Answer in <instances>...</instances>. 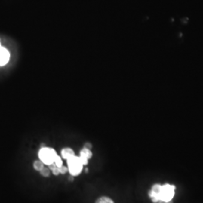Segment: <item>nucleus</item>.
<instances>
[{"label": "nucleus", "mask_w": 203, "mask_h": 203, "mask_svg": "<svg viewBox=\"0 0 203 203\" xmlns=\"http://www.w3.org/2000/svg\"><path fill=\"white\" fill-rule=\"evenodd\" d=\"M174 185L165 183L164 185L156 183L152 186L151 189L148 192L150 198L153 202L168 203L171 201L174 195Z\"/></svg>", "instance_id": "nucleus-1"}, {"label": "nucleus", "mask_w": 203, "mask_h": 203, "mask_svg": "<svg viewBox=\"0 0 203 203\" xmlns=\"http://www.w3.org/2000/svg\"><path fill=\"white\" fill-rule=\"evenodd\" d=\"M58 156L55 150L51 147H43L38 151L39 159L43 162L45 165H51L54 163L56 158Z\"/></svg>", "instance_id": "nucleus-2"}, {"label": "nucleus", "mask_w": 203, "mask_h": 203, "mask_svg": "<svg viewBox=\"0 0 203 203\" xmlns=\"http://www.w3.org/2000/svg\"><path fill=\"white\" fill-rule=\"evenodd\" d=\"M68 163V171H69L70 174L73 177L79 175L81 173L83 169V163L81 162V159L79 156H73L67 159Z\"/></svg>", "instance_id": "nucleus-3"}, {"label": "nucleus", "mask_w": 203, "mask_h": 203, "mask_svg": "<svg viewBox=\"0 0 203 203\" xmlns=\"http://www.w3.org/2000/svg\"><path fill=\"white\" fill-rule=\"evenodd\" d=\"M11 60V53L8 48L2 45L0 38V69L5 68L10 63Z\"/></svg>", "instance_id": "nucleus-4"}, {"label": "nucleus", "mask_w": 203, "mask_h": 203, "mask_svg": "<svg viewBox=\"0 0 203 203\" xmlns=\"http://www.w3.org/2000/svg\"><path fill=\"white\" fill-rule=\"evenodd\" d=\"M93 156V153H92L90 149L86 148L84 147L83 149H81V150L80 151V159H81V162L83 163V165H87L88 164V160L92 157Z\"/></svg>", "instance_id": "nucleus-5"}, {"label": "nucleus", "mask_w": 203, "mask_h": 203, "mask_svg": "<svg viewBox=\"0 0 203 203\" xmlns=\"http://www.w3.org/2000/svg\"><path fill=\"white\" fill-rule=\"evenodd\" d=\"M73 156H75V152L70 147H65L61 150V156L66 160Z\"/></svg>", "instance_id": "nucleus-6"}, {"label": "nucleus", "mask_w": 203, "mask_h": 203, "mask_svg": "<svg viewBox=\"0 0 203 203\" xmlns=\"http://www.w3.org/2000/svg\"><path fill=\"white\" fill-rule=\"evenodd\" d=\"M45 167V164L39 159V160H35L33 163V168L36 170V171H40L42 168Z\"/></svg>", "instance_id": "nucleus-7"}, {"label": "nucleus", "mask_w": 203, "mask_h": 203, "mask_svg": "<svg viewBox=\"0 0 203 203\" xmlns=\"http://www.w3.org/2000/svg\"><path fill=\"white\" fill-rule=\"evenodd\" d=\"M95 203H114L111 198L107 196H102L98 198Z\"/></svg>", "instance_id": "nucleus-8"}, {"label": "nucleus", "mask_w": 203, "mask_h": 203, "mask_svg": "<svg viewBox=\"0 0 203 203\" xmlns=\"http://www.w3.org/2000/svg\"><path fill=\"white\" fill-rule=\"evenodd\" d=\"M50 171H51V170H50L48 168L44 167V168H42V169L39 172H40V174H42L43 177H48V176L50 175V173H51V172H50Z\"/></svg>", "instance_id": "nucleus-9"}, {"label": "nucleus", "mask_w": 203, "mask_h": 203, "mask_svg": "<svg viewBox=\"0 0 203 203\" xmlns=\"http://www.w3.org/2000/svg\"><path fill=\"white\" fill-rule=\"evenodd\" d=\"M54 164H55L56 166L57 167H61L63 165V161H62L61 157L60 156H57L56 158L55 161H54Z\"/></svg>", "instance_id": "nucleus-10"}, {"label": "nucleus", "mask_w": 203, "mask_h": 203, "mask_svg": "<svg viewBox=\"0 0 203 203\" xmlns=\"http://www.w3.org/2000/svg\"><path fill=\"white\" fill-rule=\"evenodd\" d=\"M52 172L53 174H54V175H58V174H60V167H57V166H55L54 168H53L52 170Z\"/></svg>", "instance_id": "nucleus-11"}, {"label": "nucleus", "mask_w": 203, "mask_h": 203, "mask_svg": "<svg viewBox=\"0 0 203 203\" xmlns=\"http://www.w3.org/2000/svg\"><path fill=\"white\" fill-rule=\"evenodd\" d=\"M68 171V168L67 167L64 166V165H62L61 167H60V174H66V172Z\"/></svg>", "instance_id": "nucleus-12"}, {"label": "nucleus", "mask_w": 203, "mask_h": 203, "mask_svg": "<svg viewBox=\"0 0 203 203\" xmlns=\"http://www.w3.org/2000/svg\"><path fill=\"white\" fill-rule=\"evenodd\" d=\"M84 147H86V148H88V149H91L92 148V144H90V143L87 142L85 144H84Z\"/></svg>", "instance_id": "nucleus-13"}, {"label": "nucleus", "mask_w": 203, "mask_h": 203, "mask_svg": "<svg viewBox=\"0 0 203 203\" xmlns=\"http://www.w3.org/2000/svg\"><path fill=\"white\" fill-rule=\"evenodd\" d=\"M69 180H71V181H72V180H73V176L71 175V177H69Z\"/></svg>", "instance_id": "nucleus-14"}]
</instances>
